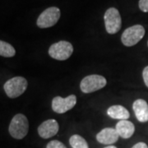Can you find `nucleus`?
Listing matches in <instances>:
<instances>
[{
  "label": "nucleus",
  "instance_id": "f257e3e1",
  "mask_svg": "<svg viewBox=\"0 0 148 148\" xmlns=\"http://www.w3.org/2000/svg\"><path fill=\"white\" fill-rule=\"evenodd\" d=\"M29 123L27 118L22 114H17L12 118L8 127L10 135L15 139H22L28 133Z\"/></svg>",
  "mask_w": 148,
  "mask_h": 148
},
{
  "label": "nucleus",
  "instance_id": "f03ea898",
  "mask_svg": "<svg viewBox=\"0 0 148 148\" xmlns=\"http://www.w3.org/2000/svg\"><path fill=\"white\" fill-rule=\"evenodd\" d=\"M27 81L22 77H15L8 80L3 86L4 91L10 98H16L21 95L27 90Z\"/></svg>",
  "mask_w": 148,
  "mask_h": 148
},
{
  "label": "nucleus",
  "instance_id": "7ed1b4c3",
  "mask_svg": "<svg viewBox=\"0 0 148 148\" xmlns=\"http://www.w3.org/2000/svg\"><path fill=\"white\" fill-rule=\"evenodd\" d=\"M107 84L106 79L101 75H89L82 80L80 88L83 93H91L104 88Z\"/></svg>",
  "mask_w": 148,
  "mask_h": 148
},
{
  "label": "nucleus",
  "instance_id": "20e7f679",
  "mask_svg": "<svg viewBox=\"0 0 148 148\" xmlns=\"http://www.w3.org/2000/svg\"><path fill=\"white\" fill-rule=\"evenodd\" d=\"M73 53V47L71 43L61 40L52 45L49 49V54L56 60H66Z\"/></svg>",
  "mask_w": 148,
  "mask_h": 148
},
{
  "label": "nucleus",
  "instance_id": "39448f33",
  "mask_svg": "<svg viewBox=\"0 0 148 148\" xmlns=\"http://www.w3.org/2000/svg\"><path fill=\"white\" fill-rule=\"evenodd\" d=\"M145 36V29L141 25H135L127 28L122 34V43L127 46L131 47L137 45Z\"/></svg>",
  "mask_w": 148,
  "mask_h": 148
},
{
  "label": "nucleus",
  "instance_id": "423d86ee",
  "mask_svg": "<svg viewBox=\"0 0 148 148\" xmlns=\"http://www.w3.org/2000/svg\"><path fill=\"white\" fill-rule=\"evenodd\" d=\"M60 10L56 7H50L40 13L36 24L40 28H49L54 26L60 18Z\"/></svg>",
  "mask_w": 148,
  "mask_h": 148
},
{
  "label": "nucleus",
  "instance_id": "0eeeda50",
  "mask_svg": "<svg viewBox=\"0 0 148 148\" xmlns=\"http://www.w3.org/2000/svg\"><path fill=\"white\" fill-rule=\"evenodd\" d=\"M106 32L109 34H116L121 28L122 21L119 12L115 8H110L106 11L104 16Z\"/></svg>",
  "mask_w": 148,
  "mask_h": 148
},
{
  "label": "nucleus",
  "instance_id": "6e6552de",
  "mask_svg": "<svg viewBox=\"0 0 148 148\" xmlns=\"http://www.w3.org/2000/svg\"><path fill=\"white\" fill-rule=\"evenodd\" d=\"M77 104L76 95H70L66 98L60 96L54 97L52 101V109L54 112L58 114H64L67 111L70 110Z\"/></svg>",
  "mask_w": 148,
  "mask_h": 148
},
{
  "label": "nucleus",
  "instance_id": "1a4fd4ad",
  "mask_svg": "<svg viewBox=\"0 0 148 148\" xmlns=\"http://www.w3.org/2000/svg\"><path fill=\"white\" fill-rule=\"evenodd\" d=\"M59 126L55 119H48L43 122L38 127V133L42 138L47 139L55 136L58 132Z\"/></svg>",
  "mask_w": 148,
  "mask_h": 148
},
{
  "label": "nucleus",
  "instance_id": "9d476101",
  "mask_svg": "<svg viewBox=\"0 0 148 148\" xmlns=\"http://www.w3.org/2000/svg\"><path fill=\"white\" fill-rule=\"evenodd\" d=\"M119 138V135L118 134L116 129L112 127H106L96 135L97 141L100 143L106 145H110L116 143Z\"/></svg>",
  "mask_w": 148,
  "mask_h": 148
},
{
  "label": "nucleus",
  "instance_id": "9b49d317",
  "mask_svg": "<svg viewBox=\"0 0 148 148\" xmlns=\"http://www.w3.org/2000/svg\"><path fill=\"white\" fill-rule=\"evenodd\" d=\"M132 109L138 121L141 123L148 121V104L145 100H136L132 105Z\"/></svg>",
  "mask_w": 148,
  "mask_h": 148
},
{
  "label": "nucleus",
  "instance_id": "f8f14e48",
  "mask_svg": "<svg viewBox=\"0 0 148 148\" xmlns=\"http://www.w3.org/2000/svg\"><path fill=\"white\" fill-rule=\"evenodd\" d=\"M115 129L119 137L124 139L131 138L135 132L134 124L128 120H119L116 124Z\"/></svg>",
  "mask_w": 148,
  "mask_h": 148
},
{
  "label": "nucleus",
  "instance_id": "ddd939ff",
  "mask_svg": "<svg viewBox=\"0 0 148 148\" xmlns=\"http://www.w3.org/2000/svg\"><path fill=\"white\" fill-rule=\"evenodd\" d=\"M108 115L114 119L127 120L130 117V114L126 108L122 106H112L107 110Z\"/></svg>",
  "mask_w": 148,
  "mask_h": 148
},
{
  "label": "nucleus",
  "instance_id": "4468645a",
  "mask_svg": "<svg viewBox=\"0 0 148 148\" xmlns=\"http://www.w3.org/2000/svg\"><path fill=\"white\" fill-rule=\"evenodd\" d=\"M15 54L16 50L12 45L3 40H0V56L5 58H12L15 56Z\"/></svg>",
  "mask_w": 148,
  "mask_h": 148
},
{
  "label": "nucleus",
  "instance_id": "2eb2a0df",
  "mask_svg": "<svg viewBox=\"0 0 148 148\" xmlns=\"http://www.w3.org/2000/svg\"><path fill=\"white\" fill-rule=\"evenodd\" d=\"M70 146L73 148H89L86 141L80 135H73L69 139Z\"/></svg>",
  "mask_w": 148,
  "mask_h": 148
},
{
  "label": "nucleus",
  "instance_id": "dca6fc26",
  "mask_svg": "<svg viewBox=\"0 0 148 148\" xmlns=\"http://www.w3.org/2000/svg\"><path fill=\"white\" fill-rule=\"evenodd\" d=\"M46 148H67L64 143L59 142L58 140H53L48 143Z\"/></svg>",
  "mask_w": 148,
  "mask_h": 148
},
{
  "label": "nucleus",
  "instance_id": "f3484780",
  "mask_svg": "<svg viewBox=\"0 0 148 148\" xmlns=\"http://www.w3.org/2000/svg\"><path fill=\"white\" fill-rule=\"evenodd\" d=\"M138 6L140 10L144 12H148V0H139Z\"/></svg>",
  "mask_w": 148,
  "mask_h": 148
},
{
  "label": "nucleus",
  "instance_id": "a211bd4d",
  "mask_svg": "<svg viewBox=\"0 0 148 148\" xmlns=\"http://www.w3.org/2000/svg\"><path fill=\"white\" fill-rule=\"evenodd\" d=\"M143 81H144V83L148 87V66H147L145 69H143Z\"/></svg>",
  "mask_w": 148,
  "mask_h": 148
},
{
  "label": "nucleus",
  "instance_id": "6ab92c4d",
  "mask_svg": "<svg viewBox=\"0 0 148 148\" xmlns=\"http://www.w3.org/2000/svg\"><path fill=\"white\" fill-rule=\"evenodd\" d=\"M132 148H148V146L145 143H138L135 144Z\"/></svg>",
  "mask_w": 148,
  "mask_h": 148
},
{
  "label": "nucleus",
  "instance_id": "aec40b11",
  "mask_svg": "<svg viewBox=\"0 0 148 148\" xmlns=\"http://www.w3.org/2000/svg\"><path fill=\"white\" fill-rule=\"evenodd\" d=\"M105 148H117L116 147H114V146H109V147H106Z\"/></svg>",
  "mask_w": 148,
  "mask_h": 148
},
{
  "label": "nucleus",
  "instance_id": "412c9836",
  "mask_svg": "<svg viewBox=\"0 0 148 148\" xmlns=\"http://www.w3.org/2000/svg\"><path fill=\"white\" fill-rule=\"evenodd\" d=\"M147 45H148V42H147Z\"/></svg>",
  "mask_w": 148,
  "mask_h": 148
}]
</instances>
